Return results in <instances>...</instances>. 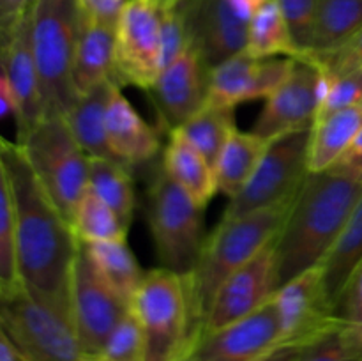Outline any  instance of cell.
I'll list each match as a JSON object with an SVG mask.
<instances>
[{
	"label": "cell",
	"instance_id": "4fadbf2b",
	"mask_svg": "<svg viewBox=\"0 0 362 361\" xmlns=\"http://www.w3.org/2000/svg\"><path fill=\"white\" fill-rule=\"evenodd\" d=\"M324 76L310 60L296 59L286 80L265 99L253 133L267 142L293 131L311 130L317 122Z\"/></svg>",
	"mask_w": 362,
	"mask_h": 361
},
{
	"label": "cell",
	"instance_id": "603a6c76",
	"mask_svg": "<svg viewBox=\"0 0 362 361\" xmlns=\"http://www.w3.org/2000/svg\"><path fill=\"white\" fill-rule=\"evenodd\" d=\"M117 87L120 85L115 80L103 81L92 91L81 94L66 115L74 138L90 158L115 159L110 151L106 134V112L110 98Z\"/></svg>",
	"mask_w": 362,
	"mask_h": 361
},
{
	"label": "cell",
	"instance_id": "f1b7e54d",
	"mask_svg": "<svg viewBox=\"0 0 362 361\" xmlns=\"http://www.w3.org/2000/svg\"><path fill=\"white\" fill-rule=\"evenodd\" d=\"M131 166L112 158H90L88 188L113 209L120 222L129 229L136 207Z\"/></svg>",
	"mask_w": 362,
	"mask_h": 361
},
{
	"label": "cell",
	"instance_id": "7c38bea8",
	"mask_svg": "<svg viewBox=\"0 0 362 361\" xmlns=\"http://www.w3.org/2000/svg\"><path fill=\"white\" fill-rule=\"evenodd\" d=\"M274 301L281 326L279 347L304 349L345 324L325 290L320 265L285 283L274 294Z\"/></svg>",
	"mask_w": 362,
	"mask_h": 361
},
{
	"label": "cell",
	"instance_id": "4316f807",
	"mask_svg": "<svg viewBox=\"0 0 362 361\" xmlns=\"http://www.w3.org/2000/svg\"><path fill=\"white\" fill-rule=\"evenodd\" d=\"M362 262V197L354 207L352 214L346 219L345 227L341 229L339 236L336 237L334 244L331 246L329 253L322 260V276L324 285L327 290L332 303L339 296L341 289L357 265Z\"/></svg>",
	"mask_w": 362,
	"mask_h": 361
},
{
	"label": "cell",
	"instance_id": "bcb514c9",
	"mask_svg": "<svg viewBox=\"0 0 362 361\" xmlns=\"http://www.w3.org/2000/svg\"><path fill=\"white\" fill-rule=\"evenodd\" d=\"M161 2H163V6H172V4L179 2V0H161Z\"/></svg>",
	"mask_w": 362,
	"mask_h": 361
},
{
	"label": "cell",
	"instance_id": "8fae6325",
	"mask_svg": "<svg viewBox=\"0 0 362 361\" xmlns=\"http://www.w3.org/2000/svg\"><path fill=\"white\" fill-rule=\"evenodd\" d=\"M131 304L99 275L90 255L80 244L71 276V311L85 356H99L113 329Z\"/></svg>",
	"mask_w": 362,
	"mask_h": 361
},
{
	"label": "cell",
	"instance_id": "e0dca14e",
	"mask_svg": "<svg viewBox=\"0 0 362 361\" xmlns=\"http://www.w3.org/2000/svg\"><path fill=\"white\" fill-rule=\"evenodd\" d=\"M0 38V76L6 78L20 103L14 142H23L46 117L37 64L32 48V14L9 34Z\"/></svg>",
	"mask_w": 362,
	"mask_h": 361
},
{
	"label": "cell",
	"instance_id": "8992f818",
	"mask_svg": "<svg viewBox=\"0 0 362 361\" xmlns=\"http://www.w3.org/2000/svg\"><path fill=\"white\" fill-rule=\"evenodd\" d=\"M0 301V333L28 361H80L85 356L73 317L30 287L23 283Z\"/></svg>",
	"mask_w": 362,
	"mask_h": 361
},
{
	"label": "cell",
	"instance_id": "1f68e13d",
	"mask_svg": "<svg viewBox=\"0 0 362 361\" xmlns=\"http://www.w3.org/2000/svg\"><path fill=\"white\" fill-rule=\"evenodd\" d=\"M71 225L81 243L126 241V234L129 230L113 212V209L90 188L78 202Z\"/></svg>",
	"mask_w": 362,
	"mask_h": 361
},
{
	"label": "cell",
	"instance_id": "9a60e30c",
	"mask_svg": "<svg viewBox=\"0 0 362 361\" xmlns=\"http://www.w3.org/2000/svg\"><path fill=\"white\" fill-rule=\"evenodd\" d=\"M281 343L274 296L247 317L198 338L184 361H262Z\"/></svg>",
	"mask_w": 362,
	"mask_h": 361
},
{
	"label": "cell",
	"instance_id": "ee69618b",
	"mask_svg": "<svg viewBox=\"0 0 362 361\" xmlns=\"http://www.w3.org/2000/svg\"><path fill=\"white\" fill-rule=\"evenodd\" d=\"M265 2H267V0H228L230 6H232L237 13L243 14L246 20H251V16H253Z\"/></svg>",
	"mask_w": 362,
	"mask_h": 361
},
{
	"label": "cell",
	"instance_id": "277c9868",
	"mask_svg": "<svg viewBox=\"0 0 362 361\" xmlns=\"http://www.w3.org/2000/svg\"><path fill=\"white\" fill-rule=\"evenodd\" d=\"M147 342V361H184L202 335L187 275L166 268L144 273L131 301Z\"/></svg>",
	"mask_w": 362,
	"mask_h": 361
},
{
	"label": "cell",
	"instance_id": "3957f363",
	"mask_svg": "<svg viewBox=\"0 0 362 361\" xmlns=\"http://www.w3.org/2000/svg\"><path fill=\"white\" fill-rule=\"evenodd\" d=\"M296 198L239 218L221 219L205 239L197 265L187 273L193 310L202 331L221 283L279 236Z\"/></svg>",
	"mask_w": 362,
	"mask_h": 361
},
{
	"label": "cell",
	"instance_id": "6da1fadb",
	"mask_svg": "<svg viewBox=\"0 0 362 361\" xmlns=\"http://www.w3.org/2000/svg\"><path fill=\"white\" fill-rule=\"evenodd\" d=\"M0 177L14 204L21 282L73 317L71 276L81 241L37 179L21 145L7 138L0 147Z\"/></svg>",
	"mask_w": 362,
	"mask_h": 361
},
{
	"label": "cell",
	"instance_id": "d4e9b609",
	"mask_svg": "<svg viewBox=\"0 0 362 361\" xmlns=\"http://www.w3.org/2000/svg\"><path fill=\"white\" fill-rule=\"evenodd\" d=\"M362 130V101L317 120L311 127L308 165L310 172L329 170Z\"/></svg>",
	"mask_w": 362,
	"mask_h": 361
},
{
	"label": "cell",
	"instance_id": "cb8c5ba5",
	"mask_svg": "<svg viewBox=\"0 0 362 361\" xmlns=\"http://www.w3.org/2000/svg\"><path fill=\"white\" fill-rule=\"evenodd\" d=\"M362 30V0H318L310 48L303 60L317 62Z\"/></svg>",
	"mask_w": 362,
	"mask_h": 361
},
{
	"label": "cell",
	"instance_id": "d6986e66",
	"mask_svg": "<svg viewBox=\"0 0 362 361\" xmlns=\"http://www.w3.org/2000/svg\"><path fill=\"white\" fill-rule=\"evenodd\" d=\"M184 4L194 48L211 69L246 50L250 20L237 13L228 0H184Z\"/></svg>",
	"mask_w": 362,
	"mask_h": 361
},
{
	"label": "cell",
	"instance_id": "30bf717a",
	"mask_svg": "<svg viewBox=\"0 0 362 361\" xmlns=\"http://www.w3.org/2000/svg\"><path fill=\"white\" fill-rule=\"evenodd\" d=\"M115 69L120 85L152 91L163 69L161 0H127L115 27Z\"/></svg>",
	"mask_w": 362,
	"mask_h": 361
},
{
	"label": "cell",
	"instance_id": "e575fe53",
	"mask_svg": "<svg viewBox=\"0 0 362 361\" xmlns=\"http://www.w3.org/2000/svg\"><path fill=\"white\" fill-rule=\"evenodd\" d=\"M99 356L106 361H147V342L133 310L127 311L117 324Z\"/></svg>",
	"mask_w": 362,
	"mask_h": 361
},
{
	"label": "cell",
	"instance_id": "44dd1931",
	"mask_svg": "<svg viewBox=\"0 0 362 361\" xmlns=\"http://www.w3.org/2000/svg\"><path fill=\"white\" fill-rule=\"evenodd\" d=\"M108 80L119 84L115 69V28L98 23L81 13L80 38L73 64V81L78 98Z\"/></svg>",
	"mask_w": 362,
	"mask_h": 361
},
{
	"label": "cell",
	"instance_id": "ac0fdd59",
	"mask_svg": "<svg viewBox=\"0 0 362 361\" xmlns=\"http://www.w3.org/2000/svg\"><path fill=\"white\" fill-rule=\"evenodd\" d=\"M211 67L197 48H189L163 67L152 87L156 106L163 122L172 130L197 115L207 105Z\"/></svg>",
	"mask_w": 362,
	"mask_h": 361
},
{
	"label": "cell",
	"instance_id": "484cf974",
	"mask_svg": "<svg viewBox=\"0 0 362 361\" xmlns=\"http://www.w3.org/2000/svg\"><path fill=\"white\" fill-rule=\"evenodd\" d=\"M267 147L269 142L253 131H233L216 163L219 191L230 198L239 195L257 170Z\"/></svg>",
	"mask_w": 362,
	"mask_h": 361
},
{
	"label": "cell",
	"instance_id": "ffe728a7",
	"mask_svg": "<svg viewBox=\"0 0 362 361\" xmlns=\"http://www.w3.org/2000/svg\"><path fill=\"white\" fill-rule=\"evenodd\" d=\"M106 134L113 158L127 166L144 165L158 156L161 144L156 131L138 115L120 87L113 91L106 112Z\"/></svg>",
	"mask_w": 362,
	"mask_h": 361
},
{
	"label": "cell",
	"instance_id": "f546056e",
	"mask_svg": "<svg viewBox=\"0 0 362 361\" xmlns=\"http://www.w3.org/2000/svg\"><path fill=\"white\" fill-rule=\"evenodd\" d=\"M83 244L99 275L131 304L145 271L140 269L126 241H101V243Z\"/></svg>",
	"mask_w": 362,
	"mask_h": 361
},
{
	"label": "cell",
	"instance_id": "7a4b0ae2",
	"mask_svg": "<svg viewBox=\"0 0 362 361\" xmlns=\"http://www.w3.org/2000/svg\"><path fill=\"white\" fill-rule=\"evenodd\" d=\"M361 197L362 177L334 168L308 173L276 237L279 289L322 264Z\"/></svg>",
	"mask_w": 362,
	"mask_h": 361
},
{
	"label": "cell",
	"instance_id": "ba28073f",
	"mask_svg": "<svg viewBox=\"0 0 362 361\" xmlns=\"http://www.w3.org/2000/svg\"><path fill=\"white\" fill-rule=\"evenodd\" d=\"M16 144L21 145L37 179L71 223L78 202L88 190L90 156L78 144L66 117H45L23 142Z\"/></svg>",
	"mask_w": 362,
	"mask_h": 361
},
{
	"label": "cell",
	"instance_id": "b9f144b4",
	"mask_svg": "<svg viewBox=\"0 0 362 361\" xmlns=\"http://www.w3.org/2000/svg\"><path fill=\"white\" fill-rule=\"evenodd\" d=\"M37 0H0V35L9 34L27 16H30Z\"/></svg>",
	"mask_w": 362,
	"mask_h": 361
},
{
	"label": "cell",
	"instance_id": "d590c367",
	"mask_svg": "<svg viewBox=\"0 0 362 361\" xmlns=\"http://www.w3.org/2000/svg\"><path fill=\"white\" fill-rule=\"evenodd\" d=\"M189 48H194L193 28L184 0L163 6V67Z\"/></svg>",
	"mask_w": 362,
	"mask_h": 361
},
{
	"label": "cell",
	"instance_id": "60d3db41",
	"mask_svg": "<svg viewBox=\"0 0 362 361\" xmlns=\"http://www.w3.org/2000/svg\"><path fill=\"white\" fill-rule=\"evenodd\" d=\"M126 4L127 0H78V6L85 16L113 28L117 27Z\"/></svg>",
	"mask_w": 362,
	"mask_h": 361
},
{
	"label": "cell",
	"instance_id": "f35d334b",
	"mask_svg": "<svg viewBox=\"0 0 362 361\" xmlns=\"http://www.w3.org/2000/svg\"><path fill=\"white\" fill-rule=\"evenodd\" d=\"M313 64L320 69L324 78L339 76V74L362 69V30L356 38L350 39L345 46L329 53V55L322 57V59H318Z\"/></svg>",
	"mask_w": 362,
	"mask_h": 361
},
{
	"label": "cell",
	"instance_id": "f6af8a7d",
	"mask_svg": "<svg viewBox=\"0 0 362 361\" xmlns=\"http://www.w3.org/2000/svg\"><path fill=\"white\" fill-rule=\"evenodd\" d=\"M80 361H106V360L101 356H83Z\"/></svg>",
	"mask_w": 362,
	"mask_h": 361
},
{
	"label": "cell",
	"instance_id": "ab89813d",
	"mask_svg": "<svg viewBox=\"0 0 362 361\" xmlns=\"http://www.w3.org/2000/svg\"><path fill=\"white\" fill-rule=\"evenodd\" d=\"M334 310L343 322L362 329V262L336 297Z\"/></svg>",
	"mask_w": 362,
	"mask_h": 361
},
{
	"label": "cell",
	"instance_id": "74e56055",
	"mask_svg": "<svg viewBox=\"0 0 362 361\" xmlns=\"http://www.w3.org/2000/svg\"><path fill=\"white\" fill-rule=\"evenodd\" d=\"M285 16L297 48L306 57L317 20L318 0H274Z\"/></svg>",
	"mask_w": 362,
	"mask_h": 361
},
{
	"label": "cell",
	"instance_id": "2e32d148",
	"mask_svg": "<svg viewBox=\"0 0 362 361\" xmlns=\"http://www.w3.org/2000/svg\"><path fill=\"white\" fill-rule=\"evenodd\" d=\"M293 64L296 59L290 57L255 59L239 53L211 69L205 106L233 110L243 103L267 99L286 80Z\"/></svg>",
	"mask_w": 362,
	"mask_h": 361
},
{
	"label": "cell",
	"instance_id": "9c48e42d",
	"mask_svg": "<svg viewBox=\"0 0 362 361\" xmlns=\"http://www.w3.org/2000/svg\"><path fill=\"white\" fill-rule=\"evenodd\" d=\"M310 137L311 130H303L269 142L257 170L239 195L230 198L221 219L239 218L293 200L310 173Z\"/></svg>",
	"mask_w": 362,
	"mask_h": 361
},
{
	"label": "cell",
	"instance_id": "7bdbcfd3",
	"mask_svg": "<svg viewBox=\"0 0 362 361\" xmlns=\"http://www.w3.org/2000/svg\"><path fill=\"white\" fill-rule=\"evenodd\" d=\"M331 168L343 173H350V176L362 177V130L361 133L357 134L356 140L350 144V147L346 149L345 154H343Z\"/></svg>",
	"mask_w": 362,
	"mask_h": 361
},
{
	"label": "cell",
	"instance_id": "836d02e7",
	"mask_svg": "<svg viewBox=\"0 0 362 361\" xmlns=\"http://www.w3.org/2000/svg\"><path fill=\"white\" fill-rule=\"evenodd\" d=\"M296 361H362V329L345 322L304 347Z\"/></svg>",
	"mask_w": 362,
	"mask_h": 361
},
{
	"label": "cell",
	"instance_id": "d6a6232c",
	"mask_svg": "<svg viewBox=\"0 0 362 361\" xmlns=\"http://www.w3.org/2000/svg\"><path fill=\"white\" fill-rule=\"evenodd\" d=\"M23 285L18 268L16 216L9 186L0 177V296Z\"/></svg>",
	"mask_w": 362,
	"mask_h": 361
},
{
	"label": "cell",
	"instance_id": "8d00e7d4",
	"mask_svg": "<svg viewBox=\"0 0 362 361\" xmlns=\"http://www.w3.org/2000/svg\"><path fill=\"white\" fill-rule=\"evenodd\" d=\"M359 101H362V69L339 74V76L324 78L317 120L357 105Z\"/></svg>",
	"mask_w": 362,
	"mask_h": 361
},
{
	"label": "cell",
	"instance_id": "52a82bcc",
	"mask_svg": "<svg viewBox=\"0 0 362 361\" xmlns=\"http://www.w3.org/2000/svg\"><path fill=\"white\" fill-rule=\"evenodd\" d=\"M147 222L163 268L187 275L205 244L204 207L168 173L159 170L147 190Z\"/></svg>",
	"mask_w": 362,
	"mask_h": 361
},
{
	"label": "cell",
	"instance_id": "5b68a950",
	"mask_svg": "<svg viewBox=\"0 0 362 361\" xmlns=\"http://www.w3.org/2000/svg\"><path fill=\"white\" fill-rule=\"evenodd\" d=\"M78 0H37L32 13V48L41 81L45 115L69 113L78 94L73 64L80 38Z\"/></svg>",
	"mask_w": 362,
	"mask_h": 361
},
{
	"label": "cell",
	"instance_id": "5bb4252c",
	"mask_svg": "<svg viewBox=\"0 0 362 361\" xmlns=\"http://www.w3.org/2000/svg\"><path fill=\"white\" fill-rule=\"evenodd\" d=\"M278 289V255L274 239L221 283L212 299L202 335L218 331L251 315L269 303Z\"/></svg>",
	"mask_w": 362,
	"mask_h": 361
},
{
	"label": "cell",
	"instance_id": "7402d4cb",
	"mask_svg": "<svg viewBox=\"0 0 362 361\" xmlns=\"http://www.w3.org/2000/svg\"><path fill=\"white\" fill-rule=\"evenodd\" d=\"M161 166L200 207H207L219 191L214 166L179 130L168 133Z\"/></svg>",
	"mask_w": 362,
	"mask_h": 361
},
{
	"label": "cell",
	"instance_id": "4dcf8cb0",
	"mask_svg": "<svg viewBox=\"0 0 362 361\" xmlns=\"http://www.w3.org/2000/svg\"><path fill=\"white\" fill-rule=\"evenodd\" d=\"M177 130L207 158L216 170L223 147L237 130L235 115L233 110L205 106Z\"/></svg>",
	"mask_w": 362,
	"mask_h": 361
},
{
	"label": "cell",
	"instance_id": "83f0119b",
	"mask_svg": "<svg viewBox=\"0 0 362 361\" xmlns=\"http://www.w3.org/2000/svg\"><path fill=\"white\" fill-rule=\"evenodd\" d=\"M244 52L255 59H274V57L303 59V53L293 41L285 16L274 0H267L251 16L247 27V45Z\"/></svg>",
	"mask_w": 362,
	"mask_h": 361
}]
</instances>
